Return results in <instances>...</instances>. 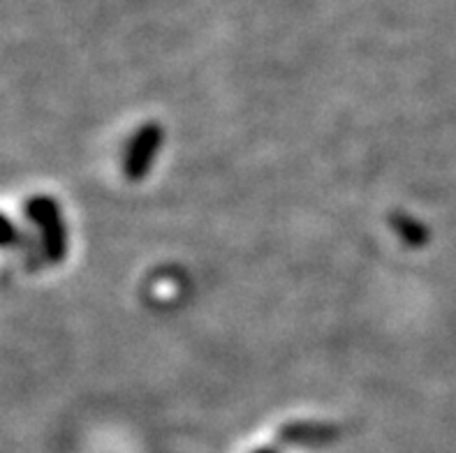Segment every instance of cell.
<instances>
[{"mask_svg":"<svg viewBox=\"0 0 456 453\" xmlns=\"http://www.w3.org/2000/svg\"><path fill=\"white\" fill-rule=\"evenodd\" d=\"M394 227H396V231H399L403 239H408L411 243H417V246H422L428 239L427 230H424L422 224L412 218H405V215H399V218L394 220Z\"/></svg>","mask_w":456,"mask_h":453,"instance_id":"3","label":"cell"},{"mask_svg":"<svg viewBox=\"0 0 456 453\" xmlns=\"http://www.w3.org/2000/svg\"><path fill=\"white\" fill-rule=\"evenodd\" d=\"M162 127L158 123H149L142 130H137L133 142L126 150V176L130 181H142L149 174L151 165L156 162V155L162 146Z\"/></svg>","mask_w":456,"mask_h":453,"instance_id":"2","label":"cell"},{"mask_svg":"<svg viewBox=\"0 0 456 453\" xmlns=\"http://www.w3.org/2000/svg\"><path fill=\"white\" fill-rule=\"evenodd\" d=\"M23 236L21 231L17 230V224L7 220L3 213H0V247H14L21 246Z\"/></svg>","mask_w":456,"mask_h":453,"instance_id":"4","label":"cell"},{"mask_svg":"<svg viewBox=\"0 0 456 453\" xmlns=\"http://www.w3.org/2000/svg\"><path fill=\"white\" fill-rule=\"evenodd\" d=\"M26 218L37 224L42 234V253L49 264H61L68 257V230L63 215L52 197H33L26 204Z\"/></svg>","mask_w":456,"mask_h":453,"instance_id":"1","label":"cell"}]
</instances>
